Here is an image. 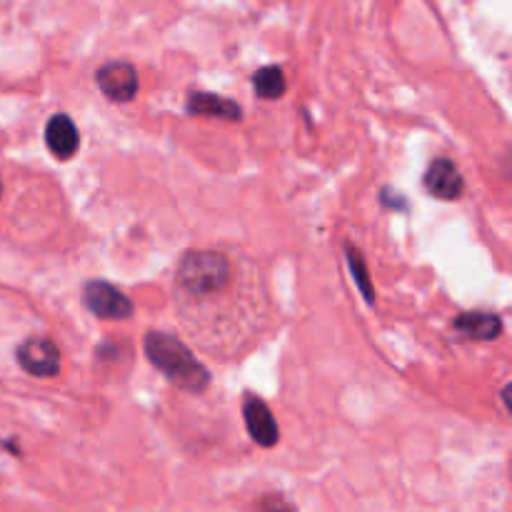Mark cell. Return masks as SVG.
Wrapping results in <instances>:
<instances>
[{
  "label": "cell",
  "mask_w": 512,
  "mask_h": 512,
  "mask_svg": "<svg viewBox=\"0 0 512 512\" xmlns=\"http://www.w3.org/2000/svg\"><path fill=\"white\" fill-rule=\"evenodd\" d=\"M180 325L215 360L243 358L273 323V300L258 265L240 250H188L173 278Z\"/></svg>",
  "instance_id": "1"
},
{
  "label": "cell",
  "mask_w": 512,
  "mask_h": 512,
  "mask_svg": "<svg viewBox=\"0 0 512 512\" xmlns=\"http://www.w3.org/2000/svg\"><path fill=\"white\" fill-rule=\"evenodd\" d=\"M143 345L150 363H153L165 378L173 380L178 388L188 390V393H203L210 385L208 370L203 368V363H200L175 335L150 330V333H145Z\"/></svg>",
  "instance_id": "2"
},
{
  "label": "cell",
  "mask_w": 512,
  "mask_h": 512,
  "mask_svg": "<svg viewBox=\"0 0 512 512\" xmlns=\"http://www.w3.org/2000/svg\"><path fill=\"white\" fill-rule=\"evenodd\" d=\"M83 303L93 315L103 320H128L133 315V303L103 280H93L83 288Z\"/></svg>",
  "instance_id": "3"
},
{
  "label": "cell",
  "mask_w": 512,
  "mask_h": 512,
  "mask_svg": "<svg viewBox=\"0 0 512 512\" xmlns=\"http://www.w3.org/2000/svg\"><path fill=\"white\" fill-rule=\"evenodd\" d=\"M18 363L35 378H53L60 370V350L50 338H28L18 348Z\"/></svg>",
  "instance_id": "4"
},
{
  "label": "cell",
  "mask_w": 512,
  "mask_h": 512,
  "mask_svg": "<svg viewBox=\"0 0 512 512\" xmlns=\"http://www.w3.org/2000/svg\"><path fill=\"white\" fill-rule=\"evenodd\" d=\"M95 80H98V88L103 90L105 98L113 100V103H128L138 93V73L125 60L105 63L95 75Z\"/></svg>",
  "instance_id": "5"
},
{
  "label": "cell",
  "mask_w": 512,
  "mask_h": 512,
  "mask_svg": "<svg viewBox=\"0 0 512 512\" xmlns=\"http://www.w3.org/2000/svg\"><path fill=\"white\" fill-rule=\"evenodd\" d=\"M243 418L245 428H248L250 438L260 445V448H273L278 445V423H275L273 413L268 405L258 398V395L248 393L243 400Z\"/></svg>",
  "instance_id": "6"
},
{
  "label": "cell",
  "mask_w": 512,
  "mask_h": 512,
  "mask_svg": "<svg viewBox=\"0 0 512 512\" xmlns=\"http://www.w3.org/2000/svg\"><path fill=\"white\" fill-rule=\"evenodd\" d=\"M425 190L433 198L440 200H458L465 190V178L458 170V165L448 158H438L430 163L428 173L423 178Z\"/></svg>",
  "instance_id": "7"
},
{
  "label": "cell",
  "mask_w": 512,
  "mask_h": 512,
  "mask_svg": "<svg viewBox=\"0 0 512 512\" xmlns=\"http://www.w3.org/2000/svg\"><path fill=\"white\" fill-rule=\"evenodd\" d=\"M45 145L58 160H70L80 148V133L68 115H53L45 125Z\"/></svg>",
  "instance_id": "8"
},
{
  "label": "cell",
  "mask_w": 512,
  "mask_h": 512,
  "mask_svg": "<svg viewBox=\"0 0 512 512\" xmlns=\"http://www.w3.org/2000/svg\"><path fill=\"white\" fill-rule=\"evenodd\" d=\"M455 330L465 338L473 340H493L503 333V320L488 310H473L455 318Z\"/></svg>",
  "instance_id": "9"
},
{
  "label": "cell",
  "mask_w": 512,
  "mask_h": 512,
  "mask_svg": "<svg viewBox=\"0 0 512 512\" xmlns=\"http://www.w3.org/2000/svg\"><path fill=\"white\" fill-rule=\"evenodd\" d=\"M188 113L190 115H208V118H223V120H240L243 110L238 103L223 98L215 93H193L188 98Z\"/></svg>",
  "instance_id": "10"
},
{
  "label": "cell",
  "mask_w": 512,
  "mask_h": 512,
  "mask_svg": "<svg viewBox=\"0 0 512 512\" xmlns=\"http://www.w3.org/2000/svg\"><path fill=\"white\" fill-rule=\"evenodd\" d=\"M253 85L263 100L283 98L285 88H288L283 70H280L278 65H265V68H260L258 73L253 75Z\"/></svg>",
  "instance_id": "11"
},
{
  "label": "cell",
  "mask_w": 512,
  "mask_h": 512,
  "mask_svg": "<svg viewBox=\"0 0 512 512\" xmlns=\"http://www.w3.org/2000/svg\"><path fill=\"white\" fill-rule=\"evenodd\" d=\"M348 258H350V265H355V278H358V283H360V288H363L365 298L373 300V288H370V283L365 280V265H363V260H360L358 250H350Z\"/></svg>",
  "instance_id": "12"
},
{
  "label": "cell",
  "mask_w": 512,
  "mask_h": 512,
  "mask_svg": "<svg viewBox=\"0 0 512 512\" xmlns=\"http://www.w3.org/2000/svg\"><path fill=\"white\" fill-rule=\"evenodd\" d=\"M0 195H3V180H0Z\"/></svg>",
  "instance_id": "13"
}]
</instances>
